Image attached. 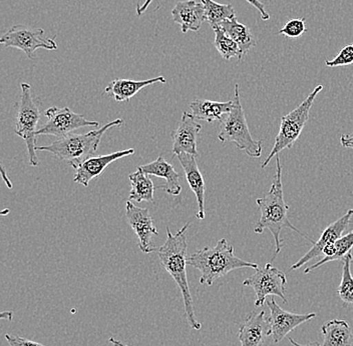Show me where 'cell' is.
Here are the masks:
<instances>
[{"label":"cell","instance_id":"obj_1","mask_svg":"<svg viewBox=\"0 0 353 346\" xmlns=\"http://www.w3.org/2000/svg\"><path fill=\"white\" fill-rule=\"evenodd\" d=\"M190 224H185L176 235H173L167 226V239L158 249V257L165 271L171 275L180 288L184 301L185 312L190 327L200 330L202 325L197 321L194 310L193 299L190 292L187 277V230Z\"/></svg>","mask_w":353,"mask_h":346},{"label":"cell","instance_id":"obj_2","mask_svg":"<svg viewBox=\"0 0 353 346\" xmlns=\"http://www.w3.org/2000/svg\"><path fill=\"white\" fill-rule=\"evenodd\" d=\"M276 164H277V171H276L274 178H273L272 185L270 191L263 197H259L256 199V204L259 207L261 217L258 220L256 226H254V233L257 235H262L264 230L268 229L272 233L275 240V255H279L282 248L281 231L284 228H291L296 231L300 235H302L309 241L315 244L312 238L302 233L291 224L288 218L289 206H287L284 200L283 186H282V167L280 163L279 154L275 156Z\"/></svg>","mask_w":353,"mask_h":346},{"label":"cell","instance_id":"obj_3","mask_svg":"<svg viewBox=\"0 0 353 346\" xmlns=\"http://www.w3.org/2000/svg\"><path fill=\"white\" fill-rule=\"evenodd\" d=\"M188 266L197 268L201 272L200 283L213 285L214 282L229 272L240 268H259L255 262H249L236 257L233 246L225 238L217 242L214 248H206L196 251L187 257Z\"/></svg>","mask_w":353,"mask_h":346},{"label":"cell","instance_id":"obj_4","mask_svg":"<svg viewBox=\"0 0 353 346\" xmlns=\"http://www.w3.org/2000/svg\"><path fill=\"white\" fill-rule=\"evenodd\" d=\"M123 123V119L118 118L110 121L101 129L92 130L88 133H70L63 138H57L50 144L37 147V151L50 152L55 158L68 162L70 166L77 169L81 163L94 156L103 134L112 127H121Z\"/></svg>","mask_w":353,"mask_h":346},{"label":"cell","instance_id":"obj_5","mask_svg":"<svg viewBox=\"0 0 353 346\" xmlns=\"http://www.w3.org/2000/svg\"><path fill=\"white\" fill-rule=\"evenodd\" d=\"M220 122L218 140L221 142H233L238 149L244 151L250 158H258L262 155L263 149L261 140H254L249 130L240 98L239 85H235V96L231 111Z\"/></svg>","mask_w":353,"mask_h":346},{"label":"cell","instance_id":"obj_6","mask_svg":"<svg viewBox=\"0 0 353 346\" xmlns=\"http://www.w3.org/2000/svg\"><path fill=\"white\" fill-rule=\"evenodd\" d=\"M322 89H323V85H317L299 107H297L296 109H293L292 111L289 112L288 114L281 118V125H280L279 132H278L275 138L274 147H273L268 158L262 163V169H265L272 160V158H275L283 149H292L293 144L299 138L302 130L307 123L311 107H312L315 98Z\"/></svg>","mask_w":353,"mask_h":346},{"label":"cell","instance_id":"obj_7","mask_svg":"<svg viewBox=\"0 0 353 346\" xmlns=\"http://www.w3.org/2000/svg\"><path fill=\"white\" fill-rule=\"evenodd\" d=\"M21 96L17 105L15 118V133L26 141L28 160L32 166L39 163L37 154V130L41 118V110L32 98V87L28 83H21Z\"/></svg>","mask_w":353,"mask_h":346},{"label":"cell","instance_id":"obj_8","mask_svg":"<svg viewBox=\"0 0 353 346\" xmlns=\"http://www.w3.org/2000/svg\"><path fill=\"white\" fill-rule=\"evenodd\" d=\"M286 284L285 273L271 263H267L264 268H258L254 274L243 281V286H249L255 292L256 307L263 306L268 296H279L286 303Z\"/></svg>","mask_w":353,"mask_h":346},{"label":"cell","instance_id":"obj_9","mask_svg":"<svg viewBox=\"0 0 353 346\" xmlns=\"http://www.w3.org/2000/svg\"><path fill=\"white\" fill-rule=\"evenodd\" d=\"M0 43L6 47L21 50L30 59H35V52L39 48L57 50L54 39L44 36L41 28H32L26 25H14L2 35Z\"/></svg>","mask_w":353,"mask_h":346},{"label":"cell","instance_id":"obj_10","mask_svg":"<svg viewBox=\"0 0 353 346\" xmlns=\"http://www.w3.org/2000/svg\"><path fill=\"white\" fill-rule=\"evenodd\" d=\"M48 121L37 130V136H50L61 138L81 127H99L98 121L88 120L83 114L76 113L68 107H52L46 109Z\"/></svg>","mask_w":353,"mask_h":346},{"label":"cell","instance_id":"obj_11","mask_svg":"<svg viewBox=\"0 0 353 346\" xmlns=\"http://www.w3.org/2000/svg\"><path fill=\"white\" fill-rule=\"evenodd\" d=\"M125 215L128 224L136 233L140 240V249L143 253L158 251L152 244L153 235H158V228L154 226L153 217L150 215L149 209L134 206L131 200L125 204Z\"/></svg>","mask_w":353,"mask_h":346},{"label":"cell","instance_id":"obj_12","mask_svg":"<svg viewBox=\"0 0 353 346\" xmlns=\"http://www.w3.org/2000/svg\"><path fill=\"white\" fill-rule=\"evenodd\" d=\"M267 305L270 310L271 336H273L274 343H279L283 340L287 334L302 323H307L316 317V314H296L282 310L274 301V297L266 301Z\"/></svg>","mask_w":353,"mask_h":346},{"label":"cell","instance_id":"obj_13","mask_svg":"<svg viewBox=\"0 0 353 346\" xmlns=\"http://www.w3.org/2000/svg\"><path fill=\"white\" fill-rule=\"evenodd\" d=\"M353 217V209H350L343 217L337 219L336 221L331 224L327 228L324 229L321 237L315 244H313L312 248L307 251L305 255L301 257L296 263L291 266V270H296L301 268L304 264L307 263L315 257H319L323 255V250L327 246H333L337 240L343 235L344 230L348 228L350 224V220Z\"/></svg>","mask_w":353,"mask_h":346},{"label":"cell","instance_id":"obj_14","mask_svg":"<svg viewBox=\"0 0 353 346\" xmlns=\"http://www.w3.org/2000/svg\"><path fill=\"white\" fill-rule=\"evenodd\" d=\"M202 125L196 121V118L190 112L184 111L179 122L178 127L173 132V153L191 154L198 156L197 140Z\"/></svg>","mask_w":353,"mask_h":346},{"label":"cell","instance_id":"obj_15","mask_svg":"<svg viewBox=\"0 0 353 346\" xmlns=\"http://www.w3.org/2000/svg\"><path fill=\"white\" fill-rule=\"evenodd\" d=\"M134 153V149H130L112 152V153L105 154V155L92 156L77 167L74 182L76 184L88 186L94 178L99 177L112 162H117L121 158L131 156Z\"/></svg>","mask_w":353,"mask_h":346},{"label":"cell","instance_id":"obj_16","mask_svg":"<svg viewBox=\"0 0 353 346\" xmlns=\"http://www.w3.org/2000/svg\"><path fill=\"white\" fill-rule=\"evenodd\" d=\"M269 336H271L270 318H267L262 310L253 312L243 321L238 338L241 346H262Z\"/></svg>","mask_w":353,"mask_h":346},{"label":"cell","instance_id":"obj_17","mask_svg":"<svg viewBox=\"0 0 353 346\" xmlns=\"http://www.w3.org/2000/svg\"><path fill=\"white\" fill-rule=\"evenodd\" d=\"M172 17L174 22L181 26L183 33L190 30L198 32L203 22L207 21L204 4L196 0L176 2L172 10Z\"/></svg>","mask_w":353,"mask_h":346},{"label":"cell","instance_id":"obj_18","mask_svg":"<svg viewBox=\"0 0 353 346\" xmlns=\"http://www.w3.org/2000/svg\"><path fill=\"white\" fill-rule=\"evenodd\" d=\"M179 162L184 169L185 175L188 184L190 185L191 191L195 193L198 202V219H205V193H206V186H205L204 177L199 169L196 156L191 154L181 153L176 155Z\"/></svg>","mask_w":353,"mask_h":346},{"label":"cell","instance_id":"obj_19","mask_svg":"<svg viewBox=\"0 0 353 346\" xmlns=\"http://www.w3.org/2000/svg\"><path fill=\"white\" fill-rule=\"evenodd\" d=\"M167 79L165 76L154 77L147 80H132V79L117 78L110 81L103 92L108 96H114V100L118 102L129 101L143 88L156 85V83H165Z\"/></svg>","mask_w":353,"mask_h":346},{"label":"cell","instance_id":"obj_20","mask_svg":"<svg viewBox=\"0 0 353 346\" xmlns=\"http://www.w3.org/2000/svg\"><path fill=\"white\" fill-rule=\"evenodd\" d=\"M143 173L157 177L164 178L165 184L162 185L168 195L178 196L182 191L180 184V175L176 173L171 163L167 162L163 156H159L154 162L140 166Z\"/></svg>","mask_w":353,"mask_h":346},{"label":"cell","instance_id":"obj_21","mask_svg":"<svg viewBox=\"0 0 353 346\" xmlns=\"http://www.w3.org/2000/svg\"><path fill=\"white\" fill-rule=\"evenodd\" d=\"M232 107H233V99L225 102L207 100V99H196L190 103L192 116L196 119L207 121V122L222 120L224 116L231 111Z\"/></svg>","mask_w":353,"mask_h":346},{"label":"cell","instance_id":"obj_22","mask_svg":"<svg viewBox=\"0 0 353 346\" xmlns=\"http://www.w3.org/2000/svg\"><path fill=\"white\" fill-rule=\"evenodd\" d=\"M323 345L321 346H352V329L350 323L342 319H332L321 327Z\"/></svg>","mask_w":353,"mask_h":346},{"label":"cell","instance_id":"obj_23","mask_svg":"<svg viewBox=\"0 0 353 346\" xmlns=\"http://www.w3.org/2000/svg\"><path fill=\"white\" fill-rule=\"evenodd\" d=\"M219 28L239 45L243 56L248 54L249 52L257 45V41L251 32L250 28L245 24L240 23L237 17L223 21Z\"/></svg>","mask_w":353,"mask_h":346},{"label":"cell","instance_id":"obj_24","mask_svg":"<svg viewBox=\"0 0 353 346\" xmlns=\"http://www.w3.org/2000/svg\"><path fill=\"white\" fill-rule=\"evenodd\" d=\"M129 180H131L132 186L129 200L138 204L154 202V186L149 174L143 173L142 169L139 167L136 173L130 174Z\"/></svg>","mask_w":353,"mask_h":346},{"label":"cell","instance_id":"obj_25","mask_svg":"<svg viewBox=\"0 0 353 346\" xmlns=\"http://www.w3.org/2000/svg\"><path fill=\"white\" fill-rule=\"evenodd\" d=\"M206 11V19L212 28L219 26L223 21L236 17L232 4H220L214 0H202Z\"/></svg>","mask_w":353,"mask_h":346},{"label":"cell","instance_id":"obj_26","mask_svg":"<svg viewBox=\"0 0 353 346\" xmlns=\"http://www.w3.org/2000/svg\"><path fill=\"white\" fill-rule=\"evenodd\" d=\"M352 248L353 231L348 233V235H342V237L335 242L334 246H333V253L331 257H324V259L317 261L316 263L309 266V268L304 270V273L307 274V273H310L311 271L317 270L320 266H323V264L328 263V262L335 261V260H343L346 255H350Z\"/></svg>","mask_w":353,"mask_h":346},{"label":"cell","instance_id":"obj_27","mask_svg":"<svg viewBox=\"0 0 353 346\" xmlns=\"http://www.w3.org/2000/svg\"><path fill=\"white\" fill-rule=\"evenodd\" d=\"M214 32H215L214 45H215L216 50H218L221 56L226 61H230L234 57L241 61L243 54L239 45L230 36L223 32L222 28L219 26L214 28Z\"/></svg>","mask_w":353,"mask_h":346},{"label":"cell","instance_id":"obj_28","mask_svg":"<svg viewBox=\"0 0 353 346\" xmlns=\"http://www.w3.org/2000/svg\"><path fill=\"white\" fill-rule=\"evenodd\" d=\"M352 253L346 255L343 260L341 285L337 290V294L344 303L353 305V277L352 273Z\"/></svg>","mask_w":353,"mask_h":346},{"label":"cell","instance_id":"obj_29","mask_svg":"<svg viewBox=\"0 0 353 346\" xmlns=\"http://www.w3.org/2000/svg\"><path fill=\"white\" fill-rule=\"evenodd\" d=\"M305 19H289L285 25L279 30V34L285 35L290 39H299L303 33L306 32Z\"/></svg>","mask_w":353,"mask_h":346},{"label":"cell","instance_id":"obj_30","mask_svg":"<svg viewBox=\"0 0 353 346\" xmlns=\"http://www.w3.org/2000/svg\"><path fill=\"white\" fill-rule=\"evenodd\" d=\"M353 63V43L348 44L342 48L339 54L332 61H325V65L328 67H337V66H347Z\"/></svg>","mask_w":353,"mask_h":346},{"label":"cell","instance_id":"obj_31","mask_svg":"<svg viewBox=\"0 0 353 346\" xmlns=\"http://www.w3.org/2000/svg\"><path fill=\"white\" fill-rule=\"evenodd\" d=\"M6 338L10 346H46L41 343L24 338V337L11 336V334H6Z\"/></svg>","mask_w":353,"mask_h":346},{"label":"cell","instance_id":"obj_32","mask_svg":"<svg viewBox=\"0 0 353 346\" xmlns=\"http://www.w3.org/2000/svg\"><path fill=\"white\" fill-rule=\"evenodd\" d=\"M248 3H250L251 6H254L258 11H259L260 15H261L262 21H267L270 19V15L267 12L266 10H265V6L262 3L260 0H246Z\"/></svg>","mask_w":353,"mask_h":346},{"label":"cell","instance_id":"obj_33","mask_svg":"<svg viewBox=\"0 0 353 346\" xmlns=\"http://www.w3.org/2000/svg\"><path fill=\"white\" fill-rule=\"evenodd\" d=\"M341 143L342 147H345V149H353V134H342Z\"/></svg>","mask_w":353,"mask_h":346},{"label":"cell","instance_id":"obj_34","mask_svg":"<svg viewBox=\"0 0 353 346\" xmlns=\"http://www.w3.org/2000/svg\"><path fill=\"white\" fill-rule=\"evenodd\" d=\"M152 2H153V0H145L143 6H137V15H138V17H141L143 13H145L148 8H150V6H151Z\"/></svg>","mask_w":353,"mask_h":346},{"label":"cell","instance_id":"obj_35","mask_svg":"<svg viewBox=\"0 0 353 346\" xmlns=\"http://www.w3.org/2000/svg\"><path fill=\"white\" fill-rule=\"evenodd\" d=\"M1 174L2 177H3L4 182H6V184L8 185V188H12V184L10 182V178L8 177V175H6V171H4V166L1 164Z\"/></svg>","mask_w":353,"mask_h":346},{"label":"cell","instance_id":"obj_36","mask_svg":"<svg viewBox=\"0 0 353 346\" xmlns=\"http://www.w3.org/2000/svg\"><path fill=\"white\" fill-rule=\"evenodd\" d=\"M12 312H3L0 314V318L6 319V321H12Z\"/></svg>","mask_w":353,"mask_h":346},{"label":"cell","instance_id":"obj_37","mask_svg":"<svg viewBox=\"0 0 353 346\" xmlns=\"http://www.w3.org/2000/svg\"><path fill=\"white\" fill-rule=\"evenodd\" d=\"M109 341L114 346H130L125 345V343H121V341L117 340V339L114 338V337H110Z\"/></svg>","mask_w":353,"mask_h":346},{"label":"cell","instance_id":"obj_38","mask_svg":"<svg viewBox=\"0 0 353 346\" xmlns=\"http://www.w3.org/2000/svg\"><path fill=\"white\" fill-rule=\"evenodd\" d=\"M289 341H290L291 345H293L294 346H320L319 345H317V343H310V345H300V343H296V341L294 340V339L291 338V337H289Z\"/></svg>","mask_w":353,"mask_h":346}]
</instances>
